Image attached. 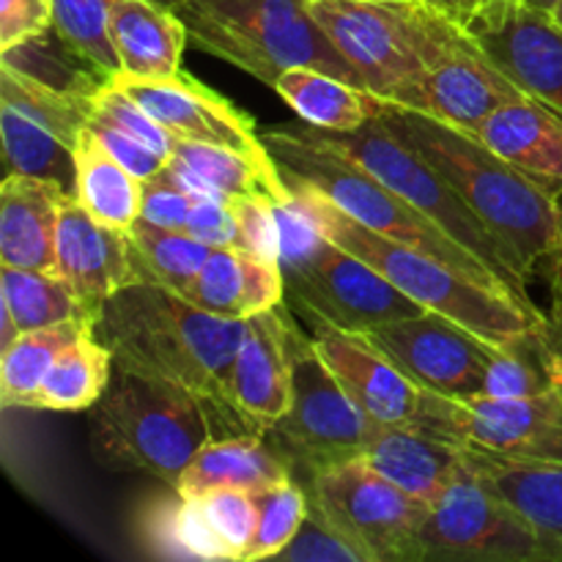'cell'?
I'll return each instance as SVG.
<instances>
[{"mask_svg":"<svg viewBox=\"0 0 562 562\" xmlns=\"http://www.w3.org/2000/svg\"><path fill=\"white\" fill-rule=\"evenodd\" d=\"M247 322L201 311L179 291L132 280L104 302L97 338L121 371L179 384L212 406L220 426L256 434L231 401L234 357Z\"/></svg>","mask_w":562,"mask_h":562,"instance_id":"cell-1","label":"cell"},{"mask_svg":"<svg viewBox=\"0 0 562 562\" xmlns=\"http://www.w3.org/2000/svg\"><path fill=\"white\" fill-rule=\"evenodd\" d=\"M373 115L434 165L530 280L558 239L560 195L459 126L379 99H373Z\"/></svg>","mask_w":562,"mask_h":562,"instance_id":"cell-2","label":"cell"},{"mask_svg":"<svg viewBox=\"0 0 562 562\" xmlns=\"http://www.w3.org/2000/svg\"><path fill=\"white\" fill-rule=\"evenodd\" d=\"M289 190L305 203L327 239L371 263L379 274H384L395 289L404 291L417 305L464 324L488 344H510V340L547 324V313L536 302H525L486 283H477L428 252L376 234L368 225L357 223L351 214L335 206L313 187L294 184Z\"/></svg>","mask_w":562,"mask_h":562,"instance_id":"cell-3","label":"cell"},{"mask_svg":"<svg viewBox=\"0 0 562 562\" xmlns=\"http://www.w3.org/2000/svg\"><path fill=\"white\" fill-rule=\"evenodd\" d=\"M217 426L201 395L115 368V379L93 406L88 445L104 470L143 472L176 488L198 450L217 439Z\"/></svg>","mask_w":562,"mask_h":562,"instance_id":"cell-4","label":"cell"},{"mask_svg":"<svg viewBox=\"0 0 562 562\" xmlns=\"http://www.w3.org/2000/svg\"><path fill=\"white\" fill-rule=\"evenodd\" d=\"M261 140L289 187H313L324 198H329L335 206L351 214L357 223L368 225L376 234L428 252V256L450 263L477 283L514 294L492 269L483 267L472 252H467L459 241L450 239L420 209H415L406 198L390 190L382 179H376L371 170L362 168L349 154L313 137L305 126H300V130H269L263 132Z\"/></svg>","mask_w":562,"mask_h":562,"instance_id":"cell-5","label":"cell"},{"mask_svg":"<svg viewBox=\"0 0 562 562\" xmlns=\"http://www.w3.org/2000/svg\"><path fill=\"white\" fill-rule=\"evenodd\" d=\"M184 22L190 42L234 64L263 86L291 66H313L362 88L311 11V0H162ZM366 91V88H362Z\"/></svg>","mask_w":562,"mask_h":562,"instance_id":"cell-6","label":"cell"},{"mask_svg":"<svg viewBox=\"0 0 562 562\" xmlns=\"http://www.w3.org/2000/svg\"><path fill=\"white\" fill-rule=\"evenodd\" d=\"M335 47L379 102L395 104L459 27L423 0H311Z\"/></svg>","mask_w":562,"mask_h":562,"instance_id":"cell-7","label":"cell"},{"mask_svg":"<svg viewBox=\"0 0 562 562\" xmlns=\"http://www.w3.org/2000/svg\"><path fill=\"white\" fill-rule=\"evenodd\" d=\"M305 130L318 140L329 143L338 151L357 159L362 168L382 179L390 190H395L412 206L420 209L450 239L459 241L467 252H472L483 267L492 269L514 294L532 302L530 280L514 261V256L505 250L503 241L477 220V214L434 170V165L426 157H420L409 143L401 140L393 130H387L376 115H371L366 124L349 132H329L311 124H305Z\"/></svg>","mask_w":562,"mask_h":562,"instance_id":"cell-8","label":"cell"},{"mask_svg":"<svg viewBox=\"0 0 562 562\" xmlns=\"http://www.w3.org/2000/svg\"><path fill=\"white\" fill-rule=\"evenodd\" d=\"M283 302L305 324H333L349 333H371L426 307L395 289L371 263L318 234L305 250L280 258Z\"/></svg>","mask_w":562,"mask_h":562,"instance_id":"cell-9","label":"cell"},{"mask_svg":"<svg viewBox=\"0 0 562 562\" xmlns=\"http://www.w3.org/2000/svg\"><path fill=\"white\" fill-rule=\"evenodd\" d=\"M379 426L382 423L366 415L324 366L311 335H302L294 355L291 406L263 431V439L291 467V475L305 481L313 472L360 459Z\"/></svg>","mask_w":562,"mask_h":562,"instance_id":"cell-10","label":"cell"},{"mask_svg":"<svg viewBox=\"0 0 562 562\" xmlns=\"http://www.w3.org/2000/svg\"><path fill=\"white\" fill-rule=\"evenodd\" d=\"M302 486L307 503L366 562H420L417 536L428 516V503L387 481L362 456L313 472Z\"/></svg>","mask_w":562,"mask_h":562,"instance_id":"cell-11","label":"cell"},{"mask_svg":"<svg viewBox=\"0 0 562 562\" xmlns=\"http://www.w3.org/2000/svg\"><path fill=\"white\" fill-rule=\"evenodd\" d=\"M91 121V93L55 88L0 60V135L9 173L77 190L75 146Z\"/></svg>","mask_w":562,"mask_h":562,"instance_id":"cell-12","label":"cell"},{"mask_svg":"<svg viewBox=\"0 0 562 562\" xmlns=\"http://www.w3.org/2000/svg\"><path fill=\"white\" fill-rule=\"evenodd\" d=\"M417 426L467 450L519 461H562V390L527 398L428 393Z\"/></svg>","mask_w":562,"mask_h":562,"instance_id":"cell-13","label":"cell"},{"mask_svg":"<svg viewBox=\"0 0 562 562\" xmlns=\"http://www.w3.org/2000/svg\"><path fill=\"white\" fill-rule=\"evenodd\" d=\"M417 547L420 562H549L536 527L477 481L472 470L428 505Z\"/></svg>","mask_w":562,"mask_h":562,"instance_id":"cell-14","label":"cell"},{"mask_svg":"<svg viewBox=\"0 0 562 562\" xmlns=\"http://www.w3.org/2000/svg\"><path fill=\"white\" fill-rule=\"evenodd\" d=\"M366 338L409 382L445 398L481 395L497 349V344L434 311L382 324L366 333Z\"/></svg>","mask_w":562,"mask_h":562,"instance_id":"cell-15","label":"cell"},{"mask_svg":"<svg viewBox=\"0 0 562 562\" xmlns=\"http://www.w3.org/2000/svg\"><path fill=\"white\" fill-rule=\"evenodd\" d=\"M464 31L527 97L562 115V25L552 11L525 0L481 3Z\"/></svg>","mask_w":562,"mask_h":562,"instance_id":"cell-16","label":"cell"},{"mask_svg":"<svg viewBox=\"0 0 562 562\" xmlns=\"http://www.w3.org/2000/svg\"><path fill=\"white\" fill-rule=\"evenodd\" d=\"M521 97L527 93L510 82L472 42L464 25H459L431 55L426 75L395 104L472 132L494 110Z\"/></svg>","mask_w":562,"mask_h":562,"instance_id":"cell-17","label":"cell"},{"mask_svg":"<svg viewBox=\"0 0 562 562\" xmlns=\"http://www.w3.org/2000/svg\"><path fill=\"white\" fill-rule=\"evenodd\" d=\"M302 335L305 333L285 302L247 318L245 338L234 357L231 401L256 434H263L289 412L294 355Z\"/></svg>","mask_w":562,"mask_h":562,"instance_id":"cell-18","label":"cell"},{"mask_svg":"<svg viewBox=\"0 0 562 562\" xmlns=\"http://www.w3.org/2000/svg\"><path fill=\"white\" fill-rule=\"evenodd\" d=\"M110 80L124 88L157 124H162L179 140L209 143L250 157L269 154L250 115L236 110L228 99L192 80L184 71L157 80L130 75H115Z\"/></svg>","mask_w":562,"mask_h":562,"instance_id":"cell-19","label":"cell"},{"mask_svg":"<svg viewBox=\"0 0 562 562\" xmlns=\"http://www.w3.org/2000/svg\"><path fill=\"white\" fill-rule=\"evenodd\" d=\"M307 327L313 349L366 415L382 426L420 423L428 393L409 382L366 335L322 322Z\"/></svg>","mask_w":562,"mask_h":562,"instance_id":"cell-20","label":"cell"},{"mask_svg":"<svg viewBox=\"0 0 562 562\" xmlns=\"http://www.w3.org/2000/svg\"><path fill=\"white\" fill-rule=\"evenodd\" d=\"M55 252L58 272L75 285L97 322L104 302L137 280L126 231L99 223L75 195H66L60 203Z\"/></svg>","mask_w":562,"mask_h":562,"instance_id":"cell-21","label":"cell"},{"mask_svg":"<svg viewBox=\"0 0 562 562\" xmlns=\"http://www.w3.org/2000/svg\"><path fill=\"white\" fill-rule=\"evenodd\" d=\"M362 459L406 494L428 505L437 503L459 477L470 472L461 445L448 442L417 423L379 426Z\"/></svg>","mask_w":562,"mask_h":562,"instance_id":"cell-22","label":"cell"},{"mask_svg":"<svg viewBox=\"0 0 562 562\" xmlns=\"http://www.w3.org/2000/svg\"><path fill=\"white\" fill-rule=\"evenodd\" d=\"M472 137L552 195H562V115L532 97L514 99L483 119Z\"/></svg>","mask_w":562,"mask_h":562,"instance_id":"cell-23","label":"cell"},{"mask_svg":"<svg viewBox=\"0 0 562 562\" xmlns=\"http://www.w3.org/2000/svg\"><path fill=\"white\" fill-rule=\"evenodd\" d=\"M69 192L49 179L9 173L0 190V263L58 272V217Z\"/></svg>","mask_w":562,"mask_h":562,"instance_id":"cell-24","label":"cell"},{"mask_svg":"<svg viewBox=\"0 0 562 562\" xmlns=\"http://www.w3.org/2000/svg\"><path fill=\"white\" fill-rule=\"evenodd\" d=\"M464 453L477 481L536 527L549 562H562V461L503 459L467 448Z\"/></svg>","mask_w":562,"mask_h":562,"instance_id":"cell-25","label":"cell"},{"mask_svg":"<svg viewBox=\"0 0 562 562\" xmlns=\"http://www.w3.org/2000/svg\"><path fill=\"white\" fill-rule=\"evenodd\" d=\"M184 300L223 318H247L280 305L285 296L280 263L261 261L241 247H214L209 261L184 289Z\"/></svg>","mask_w":562,"mask_h":562,"instance_id":"cell-26","label":"cell"},{"mask_svg":"<svg viewBox=\"0 0 562 562\" xmlns=\"http://www.w3.org/2000/svg\"><path fill=\"white\" fill-rule=\"evenodd\" d=\"M108 31L119 53L121 75L157 80L181 71L190 33L162 0H115Z\"/></svg>","mask_w":562,"mask_h":562,"instance_id":"cell-27","label":"cell"},{"mask_svg":"<svg viewBox=\"0 0 562 562\" xmlns=\"http://www.w3.org/2000/svg\"><path fill=\"white\" fill-rule=\"evenodd\" d=\"M289 477H294L291 467L263 439V434H236V437L209 439L190 461L173 492H179L181 497H201L214 488L258 492Z\"/></svg>","mask_w":562,"mask_h":562,"instance_id":"cell-28","label":"cell"},{"mask_svg":"<svg viewBox=\"0 0 562 562\" xmlns=\"http://www.w3.org/2000/svg\"><path fill=\"white\" fill-rule=\"evenodd\" d=\"M77 190L75 198L110 228L130 231L140 220L143 181L108 151L91 126L80 132L75 146Z\"/></svg>","mask_w":562,"mask_h":562,"instance_id":"cell-29","label":"cell"},{"mask_svg":"<svg viewBox=\"0 0 562 562\" xmlns=\"http://www.w3.org/2000/svg\"><path fill=\"white\" fill-rule=\"evenodd\" d=\"M274 91L305 124L329 132H349L373 115V99L362 88L313 66H291L274 82Z\"/></svg>","mask_w":562,"mask_h":562,"instance_id":"cell-30","label":"cell"},{"mask_svg":"<svg viewBox=\"0 0 562 562\" xmlns=\"http://www.w3.org/2000/svg\"><path fill=\"white\" fill-rule=\"evenodd\" d=\"M97 333V322L75 318V322L53 324V327L20 333V338L0 351V404L3 409H33V398L42 390L49 368L82 335Z\"/></svg>","mask_w":562,"mask_h":562,"instance_id":"cell-31","label":"cell"},{"mask_svg":"<svg viewBox=\"0 0 562 562\" xmlns=\"http://www.w3.org/2000/svg\"><path fill=\"white\" fill-rule=\"evenodd\" d=\"M170 157L181 159L187 168L195 170L217 195L228 198H267V201H283L291 195L289 184L280 176V168L269 157H250V154L231 151L223 146L209 143L179 140Z\"/></svg>","mask_w":562,"mask_h":562,"instance_id":"cell-32","label":"cell"},{"mask_svg":"<svg viewBox=\"0 0 562 562\" xmlns=\"http://www.w3.org/2000/svg\"><path fill=\"white\" fill-rule=\"evenodd\" d=\"M0 305L9 307L20 333L75 322V318L97 322L75 285L60 272L49 269H0Z\"/></svg>","mask_w":562,"mask_h":562,"instance_id":"cell-33","label":"cell"},{"mask_svg":"<svg viewBox=\"0 0 562 562\" xmlns=\"http://www.w3.org/2000/svg\"><path fill=\"white\" fill-rule=\"evenodd\" d=\"M110 371H115L113 355L97 338V333L82 335L80 340L60 351L49 368L42 390L33 398L38 412H82L99 404L110 384Z\"/></svg>","mask_w":562,"mask_h":562,"instance_id":"cell-34","label":"cell"},{"mask_svg":"<svg viewBox=\"0 0 562 562\" xmlns=\"http://www.w3.org/2000/svg\"><path fill=\"white\" fill-rule=\"evenodd\" d=\"M126 236H130L137 280L168 285L179 294H184L214 250L187 231L159 228L146 220H137Z\"/></svg>","mask_w":562,"mask_h":562,"instance_id":"cell-35","label":"cell"},{"mask_svg":"<svg viewBox=\"0 0 562 562\" xmlns=\"http://www.w3.org/2000/svg\"><path fill=\"white\" fill-rule=\"evenodd\" d=\"M115 0H55L53 31L88 66L110 77L121 75V60L110 38L108 20Z\"/></svg>","mask_w":562,"mask_h":562,"instance_id":"cell-36","label":"cell"},{"mask_svg":"<svg viewBox=\"0 0 562 562\" xmlns=\"http://www.w3.org/2000/svg\"><path fill=\"white\" fill-rule=\"evenodd\" d=\"M252 499H256V536L247 562L274 560L305 521L311 508L307 492L300 481L289 477L252 492Z\"/></svg>","mask_w":562,"mask_h":562,"instance_id":"cell-37","label":"cell"},{"mask_svg":"<svg viewBox=\"0 0 562 562\" xmlns=\"http://www.w3.org/2000/svg\"><path fill=\"white\" fill-rule=\"evenodd\" d=\"M91 119L126 132V135H132L135 140L146 143L148 148L162 154V157L170 159V154H173L176 137L170 135L162 124H157V121H154L151 115L124 91V88L115 86L113 80H104L102 86L91 93Z\"/></svg>","mask_w":562,"mask_h":562,"instance_id":"cell-38","label":"cell"},{"mask_svg":"<svg viewBox=\"0 0 562 562\" xmlns=\"http://www.w3.org/2000/svg\"><path fill=\"white\" fill-rule=\"evenodd\" d=\"M223 541L228 560L247 562L256 536V499L241 488H214L195 497Z\"/></svg>","mask_w":562,"mask_h":562,"instance_id":"cell-39","label":"cell"},{"mask_svg":"<svg viewBox=\"0 0 562 562\" xmlns=\"http://www.w3.org/2000/svg\"><path fill=\"white\" fill-rule=\"evenodd\" d=\"M280 562H366L360 552L318 514L316 508H307L305 521L296 530V536L278 552Z\"/></svg>","mask_w":562,"mask_h":562,"instance_id":"cell-40","label":"cell"},{"mask_svg":"<svg viewBox=\"0 0 562 562\" xmlns=\"http://www.w3.org/2000/svg\"><path fill=\"white\" fill-rule=\"evenodd\" d=\"M236 247L261 261L280 263V228L274 201L267 198H234Z\"/></svg>","mask_w":562,"mask_h":562,"instance_id":"cell-41","label":"cell"},{"mask_svg":"<svg viewBox=\"0 0 562 562\" xmlns=\"http://www.w3.org/2000/svg\"><path fill=\"white\" fill-rule=\"evenodd\" d=\"M195 201L198 198H192L190 192L181 190V187L170 179L168 170H162V173L143 181L140 220L159 225V228L187 231V220H190L192 203Z\"/></svg>","mask_w":562,"mask_h":562,"instance_id":"cell-42","label":"cell"},{"mask_svg":"<svg viewBox=\"0 0 562 562\" xmlns=\"http://www.w3.org/2000/svg\"><path fill=\"white\" fill-rule=\"evenodd\" d=\"M55 0H0V53L53 27Z\"/></svg>","mask_w":562,"mask_h":562,"instance_id":"cell-43","label":"cell"},{"mask_svg":"<svg viewBox=\"0 0 562 562\" xmlns=\"http://www.w3.org/2000/svg\"><path fill=\"white\" fill-rule=\"evenodd\" d=\"M88 126L97 132L99 140L108 146V151L113 154V157L119 159V162L124 165L130 173H135L140 181L151 179V176H157V173H162L165 165H168V157H162L159 151L148 148L146 143L135 140V137L126 135V132L115 130V126L102 124V121H93V119L88 121Z\"/></svg>","mask_w":562,"mask_h":562,"instance_id":"cell-44","label":"cell"},{"mask_svg":"<svg viewBox=\"0 0 562 562\" xmlns=\"http://www.w3.org/2000/svg\"><path fill=\"white\" fill-rule=\"evenodd\" d=\"M187 234L201 239L209 247L236 245V214L234 203L223 198H198L192 203Z\"/></svg>","mask_w":562,"mask_h":562,"instance_id":"cell-45","label":"cell"},{"mask_svg":"<svg viewBox=\"0 0 562 562\" xmlns=\"http://www.w3.org/2000/svg\"><path fill=\"white\" fill-rule=\"evenodd\" d=\"M547 261H549V291H552V313H547V316L562 318V195H560L558 239H554V247L547 256Z\"/></svg>","mask_w":562,"mask_h":562,"instance_id":"cell-46","label":"cell"},{"mask_svg":"<svg viewBox=\"0 0 562 562\" xmlns=\"http://www.w3.org/2000/svg\"><path fill=\"white\" fill-rule=\"evenodd\" d=\"M423 3L431 5L434 11L445 14L448 20L459 22V25H467L470 16L477 11V5H481V0H423Z\"/></svg>","mask_w":562,"mask_h":562,"instance_id":"cell-47","label":"cell"},{"mask_svg":"<svg viewBox=\"0 0 562 562\" xmlns=\"http://www.w3.org/2000/svg\"><path fill=\"white\" fill-rule=\"evenodd\" d=\"M543 338H547V344L552 346L554 357H558L562 368V318L547 316V324H543Z\"/></svg>","mask_w":562,"mask_h":562,"instance_id":"cell-48","label":"cell"},{"mask_svg":"<svg viewBox=\"0 0 562 562\" xmlns=\"http://www.w3.org/2000/svg\"><path fill=\"white\" fill-rule=\"evenodd\" d=\"M525 3L536 5V9H543V11H554V5H558V0H525Z\"/></svg>","mask_w":562,"mask_h":562,"instance_id":"cell-49","label":"cell"},{"mask_svg":"<svg viewBox=\"0 0 562 562\" xmlns=\"http://www.w3.org/2000/svg\"><path fill=\"white\" fill-rule=\"evenodd\" d=\"M552 16H554V20H558V22H560V25H562V0H558V5H554Z\"/></svg>","mask_w":562,"mask_h":562,"instance_id":"cell-50","label":"cell"},{"mask_svg":"<svg viewBox=\"0 0 562 562\" xmlns=\"http://www.w3.org/2000/svg\"><path fill=\"white\" fill-rule=\"evenodd\" d=\"M481 3H497V0H481Z\"/></svg>","mask_w":562,"mask_h":562,"instance_id":"cell-51","label":"cell"}]
</instances>
